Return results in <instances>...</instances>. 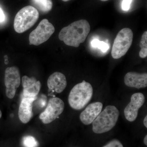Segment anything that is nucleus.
I'll return each instance as SVG.
<instances>
[{
  "instance_id": "f257e3e1",
  "label": "nucleus",
  "mask_w": 147,
  "mask_h": 147,
  "mask_svg": "<svg viewBox=\"0 0 147 147\" xmlns=\"http://www.w3.org/2000/svg\"><path fill=\"white\" fill-rule=\"evenodd\" d=\"M90 30L89 23L82 19L63 28L59 33V38L66 45L78 47L85 41Z\"/></svg>"
},
{
  "instance_id": "f03ea898",
  "label": "nucleus",
  "mask_w": 147,
  "mask_h": 147,
  "mask_svg": "<svg viewBox=\"0 0 147 147\" xmlns=\"http://www.w3.org/2000/svg\"><path fill=\"white\" fill-rule=\"evenodd\" d=\"M120 113L113 105H108L92 122V130L96 134H102L110 131L115 126Z\"/></svg>"
},
{
  "instance_id": "7ed1b4c3",
  "label": "nucleus",
  "mask_w": 147,
  "mask_h": 147,
  "mask_svg": "<svg viewBox=\"0 0 147 147\" xmlns=\"http://www.w3.org/2000/svg\"><path fill=\"white\" fill-rule=\"evenodd\" d=\"M93 92L92 87L88 82L83 81L82 83L76 84L69 95V105L74 110L83 109L91 99Z\"/></svg>"
},
{
  "instance_id": "20e7f679",
  "label": "nucleus",
  "mask_w": 147,
  "mask_h": 147,
  "mask_svg": "<svg viewBox=\"0 0 147 147\" xmlns=\"http://www.w3.org/2000/svg\"><path fill=\"white\" fill-rule=\"evenodd\" d=\"M39 16V12L35 7L30 5L23 7L16 13L14 18V30L18 33L26 31L35 24Z\"/></svg>"
},
{
  "instance_id": "39448f33",
  "label": "nucleus",
  "mask_w": 147,
  "mask_h": 147,
  "mask_svg": "<svg viewBox=\"0 0 147 147\" xmlns=\"http://www.w3.org/2000/svg\"><path fill=\"white\" fill-rule=\"evenodd\" d=\"M133 38V32L128 28L122 29L119 32L112 48L111 54L113 59H120L126 54L132 44Z\"/></svg>"
},
{
  "instance_id": "423d86ee",
  "label": "nucleus",
  "mask_w": 147,
  "mask_h": 147,
  "mask_svg": "<svg viewBox=\"0 0 147 147\" xmlns=\"http://www.w3.org/2000/svg\"><path fill=\"white\" fill-rule=\"evenodd\" d=\"M55 31V28L53 24L47 19H43L36 28L30 34L29 44L38 46L47 41Z\"/></svg>"
},
{
  "instance_id": "0eeeda50",
  "label": "nucleus",
  "mask_w": 147,
  "mask_h": 147,
  "mask_svg": "<svg viewBox=\"0 0 147 147\" xmlns=\"http://www.w3.org/2000/svg\"><path fill=\"white\" fill-rule=\"evenodd\" d=\"M64 108V102L60 98L57 97L50 98L45 110L40 115V119L43 123H50L63 112Z\"/></svg>"
},
{
  "instance_id": "6e6552de",
  "label": "nucleus",
  "mask_w": 147,
  "mask_h": 147,
  "mask_svg": "<svg viewBox=\"0 0 147 147\" xmlns=\"http://www.w3.org/2000/svg\"><path fill=\"white\" fill-rule=\"evenodd\" d=\"M5 84L7 97L12 99L15 96L16 90L21 84L19 69L16 67H8L5 72Z\"/></svg>"
},
{
  "instance_id": "1a4fd4ad",
  "label": "nucleus",
  "mask_w": 147,
  "mask_h": 147,
  "mask_svg": "<svg viewBox=\"0 0 147 147\" xmlns=\"http://www.w3.org/2000/svg\"><path fill=\"white\" fill-rule=\"evenodd\" d=\"M145 97L142 93H134L131 95L130 102L125 108V117L129 121H134L138 116L139 109L144 103Z\"/></svg>"
},
{
  "instance_id": "9d476101",
  "label": "nucleus",
  "mask_w": 147,
  "mask_h": 147,
  "mask_svg": "<svg viewBox=\"0 0 147 147\" xmlns=\"http://www.w3.org/2000/svg\"><path fill=\"white\" fill-rule=\"evenodd\" d=\"M22 85L23 87V95L24 97H36L39 93L41 84L34 77L30 78L27 76L22 77Z\"/></svg>"
},
{
  "instance_id": "9b49d317",
  "label": "nucleus",
  "mask_w": 147,
  "mask_h": 147,
  "mask_svg": "<svg viewBox=\"0 0 147 147\" xmlns=\"http://www.w3.org/2000/svg\"><path fill=\"white\" fill-rule=\"evenodd\" d=\"M102 104L100 102L91 103L80 114L81 121L86 125L92 123L102 111Z\"/></svg>"
},
{
  "instance_id": "f8f14e48",
  "label": "nucleus",
  "mask_w": 147,
  "mask_h": 147,
  "mask_svg": "<svg viewBox=\"0 0 147 147\" xmlns=\"http://www.w3.org/2000/svg\"><path fill=\"white\" fill-rule=\"evenodd\" d=\"M37 96L34 97H24L22 98L18 109L19 119L23 123H27L32 117L33 103L36 100Z\"/></svg>"
},
{
  "instance_id": "ddd939ff",
  "label": "nucleus",
  "mask_w": 147,
  "mask_h": 147,
  "mask_svg": "<svg viewBox=\"0 0 147 147\" xmlns=\"http://www.w3.org/2000/svg\"><path fill=\"white\" fill-rule=\"evenodd\" d=\"M124 83L126 86L130 88L137 89L146 88L147 86V74L129 72L125 76Z\"/></svg>"
},
{
  "instance_id": "4468645a",
  "label": "nucleus",
  "mask_w": 147,
  "mask_h": 147,
  "mask_svg": "<svg viewBox=\"0 0 147 147\" xmlns=\"http://www.w3.org/2000/svg\"><path fill=\"white\" fill-rule=\"evenodd\" d=\"M47 84L50 90L61 93L65 89L67 83L65 76L63 74L57 71L49 76Z\"/></svg>"
},
{
  "instance_id": "2eb2a0df",
  "label": "nucleus",
  "mask_w": 147,
  "mask_h": 147,
  "mask_svg": "<svg viewBox=\"0 0 147 147\" xmlns=\"http://www.w3.org/2000/svg\"><path fill=\"white\" fill-rule=\"evenodd\" d=\"M33 4L42 13H47L52 9V0H33Z\"/></svg>"
},
{
  "instance_id": "dca6fc26",
  "label": "nucleus",
  "mask_w": 147,
  "mask_h": 147,
  "mask_svg": "<svg viewBox=\"0 0 147 147\" xmlns=\"http://www.w3.org/2000/svg\"><path fill=\"white\" fill-rule=\"evenodd\" d=\"M139 46L141 50L139 53L140 57L145 58L147 56V32L145 31L142 35Z\"/></svg>"
},
{
  "instance_id": "f3484780",
  "label": "nucleus",
  "mask_w": 147,
  "mask_h": 147,
  "mask_svg": "<svg viewBox=\"0 0 147 147\" xmlns=\"http://www.w3.org/2000/svg\"><path fill=\"white\" fill-rule=\"evenodd\" d=\"M24 147H38V143L34 137L26 136L23 138L22 140Z\"/></svg>"
},
{
  "instance_id": "a211bd4d",
  "label": "nucleus",
  "mask_w": 147,
  "mask_h": 147,
  "mask_svg": "<svg viewBox=\"0 0 147 147\" xmlns=\"http://www.w3.org/2000/svg\"><path fill=\"white\" fill-rule=\"evenodd\" d=\"M91 43L93 47L95 48L97 47L103 53L108 51L109 48V46L108 43L103 41H100L97 39L93 40Z\"/></svg>"
},
{
  "instance_id": "6ab92c4d",
  "label": "nucleus",
  "mask_w": 147,
  "mask_h": 147,
  "mask_svg": "<svg viewBox=\"0 0 147 147\" xmlns=\"http://www.w3.org/2000/svg\"><path fill=\"white\" fill-rule=\"evenodd\" d=\"M102 147H123L121 142L117 139H114Z\"/></svg>"
},
{
  "instance_id": "aec40b11",
  "label": "nucleus",
  "mask_w": 147,
  "mask_h": 147,
  "mask_svg": "<svg viewBox=\"0 0 147 147\" xmlns=\"http://www.w3.org/2000/svg\"><path fill=\"white\" fill-rule=\"evenodd\" d=\"M132 0H123L122 5V8L124 11H127L130 8Z\"/></svg>"
},
{
  "instance_id": "412c9836",
  "label": "nucleus",
  "mask_w": 147,
  "mask_h": 147,
  "mask_svg": "<svg viewBox=\"0 0 147 147\" xmlns=\"http://www.w3.org/2000/svg\"><path fill=\"white\" fill-rule=\"evenodd\" d=\"M5 19V16L2 9L0 7V22H3Z\"/></svg>"
},
{
  "instance_id": "4be33fe9",
  "label": "nucleus",
  "mask_w": 147,
  "mask_h": 147,
  "mask_svg": "<svg viewBox=\"0 0 147 147\" xmlns=\"http://www.w3.org/2000/svg\"><path fill=\"white\" fill-rule=\"evenodd\" d=\"M4 59L5 63L6 65L8 64L9 62L8 60V57H7V55H6L4 56Z\"/></svg>"
},
{
  "instance_id": "5701e85b",
  "label": "nucleus",
  "mask_w": 147,
  "mask_h": 147,
  "mask_svg": "<svg viewBox=\"0 0 147 147\" xmlns=\"http://www.w3.org/2000/svg\"><path fill=\"white\" fill-rule=\"evenodd\" d=\"M144 123L145 126L147 127V116H146L144 121Z\"/></svg>"
},
{
  "instance_id": "b1692460",
  "label": "nucleus",
  "mask_w": 147,
  "mask_h": 147,
  "mask_svg": "<svg viewBox=\"0 0 147 147\" xmlns=\"http://www.w3.org/2000/svg\"><path fill=\"white\" fill-rule=\"evenodd\" d=\"M144 143L146 146H147V135H146L144 139Z\"/></svg>"
},
{
  "instance_id": "393cba45",
  "label": "nucleus",
  "mask_w": 147,
  "mask_h": 147,
  "mask_svg": "<svg viewBox=\"0 0 147 147\" xmlns=\"http://www.w3.org/2000/svg\"><path fill=\"white\" fill-rule=\"evenodd\" d=\"M1 117H2L1 111V110H0V119L1 118Z\"/></svg>"
},
{
  "instance_id": "a878e982",
  "label": "nucleus",
  "mask_w": 147,
  "mask_h": 147,
  "mask_svg": "<svg viewBox=\"0 0 147 147\" xmlns=\"http://www.w3.org/2000/svg\"><path fill=\"white\" fill-rule=\"evenodd\" d=\"M62 1H63L64 2H67L68 1H69V0H62Z\"/></svg>"
},
{
  "instance_id": "bb28decb",
  "label": "nucleus",
  "mask_w": 147,
  "mask_h": 147,
  "mask_svg": "<svg viewBox=\"0 0 147 147\" xmlns=\"http://www.w3.org/2000/svg\"><path fill=\"white\" fill-rule=\"evenodd\" d=\"M101 1H109V0H100Z\"/></svg>"
}]
</instances>
